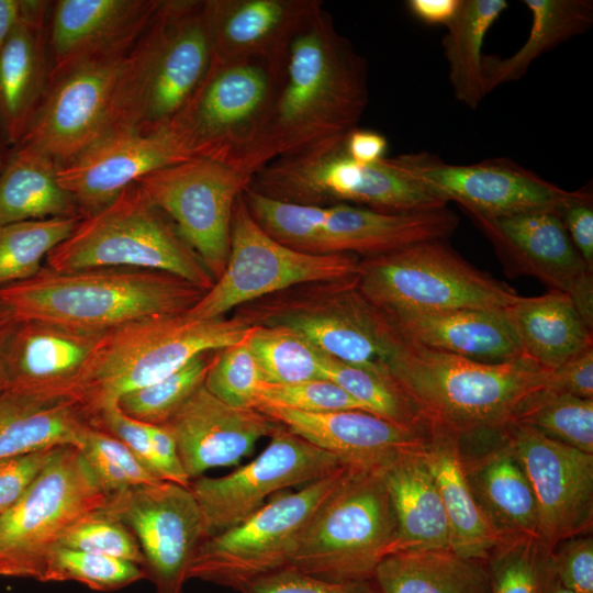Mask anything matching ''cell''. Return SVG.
I'll return each mask as SVG.
<instances>
[{
	"label": "cell",
	"instance_id": "24",
	"mask_svg": "<svg viewBox=\"0 0 593 593\" xmlns=\"http://www.w3.org/2000/svg\"><path fill=\"white\" fill-rule=\"evenodd\" d=\"M101 335L18 318L0 347L3 390L75 400L76 387Z\"/></svg>",
	"mask_w": 593,
	"mask_h": 593
},
{
	"label": "cell",
	"instance_id": "16",
	"mask_svg": "<svg viewBox=\"0 0 593 593\" xmlns=\"http://www.w3.org/2000/svg\"><path fill=\"white\" fill-rule=\"evenodd\" d=\"M104 510L134 535L157 593H183L201 544L210 537L189 486L159 481L108 496Z\"/></svg>",
	"mask_w": 593,
	"mask_h": 593
},
{
	"label": "cell",
	"instance_id": "35",
	"mask_svg": "<svg viewBox=\"0 0 593 593\" xmlns=\"http://www.w3.org/2000/svg\"><path fill=\"white\" fill-rule=\"evenodd\" d=\"M89 425L74 399L0 391V458L56 446L78 448Z\"/></svg>",
	"mask_w": 593,
	"mask_h": 593
},
{
	"label": "cell",
	"instance_id": "53",
	"mask_svg": "<svg viewBox=\"0 0 593 593\" xmlns=\"http://www.w3.org/2000/svg\"><path fill=\"white\" fill-rule=\"evenodd\" d=\"M57 447L0 458V516L26 493Z\"/></svg>",
	"mask_w": 593,
	"mask_h": 593
},
{
	"label": "cell",
	"instance_id": "46",
	"mask_svg": "<svg viewBox=\"0 0 593 593\" xmlns=\"http://www.w3.org/2000/svg\"><path fill=\"white\" fill-rule=\"evenodd\" d=\"M146 579L143 568L123 559L56 547L48 559L44 582L76 581L91 590L111 592Z\"/></svg>",
	"mask_w": 593,
	"mask_h": 593
},
{
	"label": "cell",
	"instance_id": "56",
	"mask_svg": "<svg viewBox=\"0 0 593 593\" xmlns=\"http://www.w3.org/2000/svg\"><path fill=\"white\" fill-rule=\"evenodd\" d=\"M148 425V433L155 458V472L161 481L190 486L191 479L186 473L172 434L165 425Z\"/></svg>",
	"mask_w": 593,
	"mask_h": 593
},
{
	"label": "cell",
	"instance_id": "60",
	"mask_svg": "<svg viewBox=\"0 0 593 593\" xmlns=\"http://www.w3.org/2000/svg\"><path fill=\"white\" fill-rule=\"evenodd\" d=\"M16 320L13 309L0 298V347Z\"/></svg>",
	"mask_w": 593,
	"mask_h": 593
},
{
	"label": "cell",
	"instance_id": "32",
	"mask_svg": "<svg viewBox=\"0 0 593 593\" xmlns=\"http://www.w3.org/2000/svg\"><path fill=\"white\" fill-rule=\"evenodd\" d=\"M462 460L474 499L502 540L538 539L536 499L511 449L501 440L478 455L462 451Z\"/></svg>",
	"mask_w": 593,
	"mask_h": 593
},
{
	"label": "cell",
	"instance_id": "2",
	"mask_svg": "<svg viewBox=\"0 0 593 593\" xmlns=\"http://www.w3.org/2000/svg\"><path fill=\"white\" fill-rule=\"evenodd\" d=\"M385 367L430 430L460 440L497 435L514 423L525 402L547 387L552 372L525 358L486 363L435 350L396 329Z\"/></svg>",
	"mask_w": 593,
	"mask_h": 593
},
{
	"label": "cell",
	"instance_id": "59",
	"mask_svg": "<svg viewBox=\"0 0 593 593\" xmlns=\"http://www.w3.org/2000/svg\"><path fill=\"white\" fill-rule=\"evenodd\" d=\"M22 15V0H0V51Z\"/></svg>",
	"mask_w": 593,
	"mask_h": 593
},
{
	"label": "cell",
	"instance_id": "11",
	"mask_svg": "<svg viewBox=\"0 0 593 593\" xmlns=\"http://www.w3.org/2000/svg\"><path fill=\"white\" fill-rule=\"evenodd\" d=\"M240 307L236 317L249 325L287 327L327 356L388 371L395 328L359 292L357 276L293 287Z\"/></svg>",
	"mask_w": 593,
	"mask_h": 593
},
{
	"label": "cell",
	"instance_id": "3",
	"mask_svg": "<svg viewBox=\"0 0 593 593\" xmlns=\"http://www.w3.org/2000/svg\"><path fill=\"white\" fill-rule=\"evenodd\" d=\"M205 293L175 275L132 267L57 271L3 287L0 298L18 318L103 334L126 323L187 313Z\"/></svg>",
	"mask_w": 593,
	"mask_h": 593
},
{
	"label": "cell",
	"instance_id": "37",
	"mask_svg": "<svg viewBox=\"0 0 593 593\" xmlns=\"http://www.w3.org/2000/svg\"><path fill=\"white\" fill-rule=\"evenodd\" d=\"M58 164L32 147H11L0 172V226L33 220L81 219L57 179Z\"/></svg>",
	"mask_w": 593,
	"mask_h": 593
},
{
	"label": "cell",
	"instance_id": "58",
	"mask_svg": "<svg viewBox=\"0 0 593 593\" xmlns=\"http://www.w3.org/2000/svg\"><path fill=\"white\" fill-rule=\"evenodd\" d=\"M461 0H409L406 8L418 21L446 26L457 13Z\"/></svg>",
	"mask_w": 593,
	"mask_h": 593
},
{
	"label": "cell",
	"instance_id": "15",
	"mask_svg": "<svg viewBox=\"0 0 593 593\" xmlns=\"http://www.w3.org/2000/svg\"><path fill=\"white\" fill-rule=\"evenodd\" d=\"M251 178L209 158H191L156 169L136 181L175 224L214 281L230 251L235 203Z\"/></svg>",
	"mask_w": 593,
	"mask_h": 593
},
{
	"label": "cell",
	"instance_id": "17",
	"mask_svg": "<svg viewBox=\"0 0 593 593\" xmlns=\"http://www.w3.org/2000/svg\"><path fill=\"white\" fill-rule=\"evenodd\" d=\"M400 169L435 198L457 203L463 213L505 217L534 211H557L569 191L507 157L455 165L427 152L393 157Z\"/></svg>",
	"mask_w": 593,
	"mask_h": 593
},
{
	"label": "cell",
	"instance_id": "42",
	"mask_svg": "<svg viewBox=\"0 0 593 593\" xmlns=\"http://www.w3.org/2000/svg\"><path fill=\"white\" fill-rule=\"evenodd\" d=\"M80 219H45L0 226V289L35 276Z\"/></svg>",
	"mask_w": 593,
	"mask_h": 593
},
{
	"label": "cell",
	"instance_id": "18",
	"mask_svg": "<svg viewBox=\"0 0 593 593\" xmlns=\"http://www.w3.org/2000/svg\"><path fill=\"white\" fill-rule=\"evenodd\" d=\"M250 462L217 478L191 480L208 532L233 527L259 510L280 491L323 479L345 467L338 458L292 434L283 426Z\"/></svg>",
	"mask_w": 593,
	"mask_h": 593
},
{
	"label": "cell",
	"instance_id": "62",
	"mask_svg": "<svg viewBox=\"0 0 593 593\" xmlns=\"http://www.w3.org/2000/svg\"><path fill=\"white\" fill-rule=\"evenodd\" d=\"M547 593H573L564 588L553 575Z\"/></svg>",
	"mask_w": 593,
	"mask_h": 593
},
{
	"label": "cell",
	"instance_id": "47",
	"mask_svg": "<svg viewBox=\"0 0 593 593\" xmlns=\"http://www.w3.org/2000/svg\"><path fill=\"white\" fill-rule=\"evenodd\" d=\"M78 449L108 495L161 481L125 444L96 426L87 427Z\"/></svg>",
	"mask_w": 593,
	"mask_h": 593
},
{
	"label": "cell",
	"instance_id": "38",
	"mask_svg": "<svg viewBox=\"0 0 593 593\" xmlns=\"http://www.w3.org/2000/svg\"><path fill=\"white\" fill-rule=\"evenodd\" d=\"M532 24L524 44L510 57L484 56L486 93L521 79L533 61L561 43L580 35L593 24L591 0H524Z\"/></svg>",
	"mask_w": 593,
	"mask_h": 593
},
{
	"label": "cell",
	"instance_id": "45",
	"mask_svg": "<svg viewBox=\"0 0 593 593\" xmlns=\"http://www.w3.org/2000/svg\"><path fill=\"white\" fill-rule=\"evenodd\" d=\"M550 556L537 538L500 545L489 559L491 593H547Z\"/></svg>",
	"mask_w": 593,
	"mask_h": 593
},
{
	"label": "cell",
	"instance_id": "61",
	"mask_svg": "<svg viewBox=\"0 0 593 593\" xmlns=\"http://www.w3.org/2000/svg\"><path fill=\"white\" fill-rule=\"evenodd\" d=\"M11 147L8 145L0 124V172L4 167Z\"/></svg>",
	"mask_w": 593,
	"mask_h": 593
},
{
	"label": "cell",
	"instance_id": "25",
	"mask_svg": "<svg viewBox=\"0 0 593 593\" xmlns=\"http://www.w3.org/2000/svg\"><path fill=\"white\" fill-rule=\"evenodd\" d=\"M192 480L206 470L237 465L280 424L256 409L235 407L199 388L165 423Z\"/></svg>",
	"mask_w": 593,
	"mask_h": 593
},
{
	"label": "cell",
	"instance_id": "51",
	"mask_svg": "<svg viewBox=\"0 0 593 593\" xmlns=\"http://www.w3.org/2000/svg\"><path fill=\"white\" fill-rule=\"evenodd\" d=\"M240 593H378L370 582L321 579L286 567L249 582Z\"/></svg>",
	"mask_w": 593,
	"mask_h": 593
},
{
	"label": "cell",
	"instance_id": "63",
	"mask_svg": "<svg viewBox=\"0 0 593 593\" xmlns=\"http://www.w3.org/2000/svg\"><path fill=\"white\" fill-rule=\"evenodd\" d=\"M3 390V382H2V378H1V374H0V391Z\"/></svg>",
	"mask_w": 593,
	"mask_h": 593
},
{
	"label": "cell",
	"instance_id": "30",
	"mask_svg": "<svg viewBox=\"0 0 593 593\" xmlns=\"http://www.w3.org/2000/svg\"><path fill=\"white\" fill-rule=\"evenodd\" d=\"M382 313L400 335L435 350L486 363L523 358L502 311L458 309Z\"/></svg>",
	"mask_w": 593,
	"mask_h": 593
},
{
	"label": "cell",
	"instance_id": "8",
	"mask_svg": "<svg viewBox=\"0 0 593 593\" xmlns=\"http://www.w3.org/2000/svg\"><path fill=\"white\" fill-rule=\"evenodd\" d=\"M345 138L275 159L253 176L248 187L287 202L346 203L387 213L447 206L404 174L393 157L372 164L355 161L345 150Z\"/></svg>",
	"mask_w": 593,
	"mask_h": 593
},
{
	"label": "cell",
	"instance_id": "6",
	"mask_svg": "<svg viewBox=\"0 0 593 593\" xmlns=\"http://www.w3.org/2000/svg\"><path fill=\"white\" fill-rule=\"evenodd\" d=\"M384 469L347 466L301 533L287 567L331 581H372L396 539Z\"/></svg>",
	"mask_w": 593,
	"mask_h": 593
},
{
	"label": "cell",
	"instance_id": "19",
	"mask_svg": "<svg viewBox=\"0 0 593 593\" xmlns=\"http://www.w3.org/2000/svg\"><path fill=\"white\" fill-rule=\"evenodd\" d=\"M497 436L522 466L533 489L538 540L550 553L562 541L591 534L593 455L553 440L518 423Z\"/></svg>",
	"mask_w": 593,
	"mask_h": 593
},
{
	"label": "cell",
	"instance_id": "21",
	"mask_svg": "<svg viewBox=\"0 0 593 593\" xmlns=\"http://www.w3.org/2000/svg\"><path fill=\"white\" fill-rule=\"evenodd\" d=\"M512 276H529L568 294L593 328V271L583 261L555 211L505 217L466 213Z\"/></svg>",
	"mask_w": 593,
	"mask_h": 593
},
{
	"label": "cell",
	"instance_id": "28",
	"mask_svg": "<svg viewBox=\"0 0 593 593\" xmlns=\"http://www.w3.org/2000/svg\"><path fill=\"white\" fill-rule=\"evenodd\" d=\"M321 9V0H204L212 61H286L292 41Z\"/></svg>",
	"mask_w": 593,
	"mask_h": 593
},
{
	"label": "cell",
	"instance_id": "7",
	"mask_svg": "<svg viewBox=\"0 0 593 593\" xmlns=\"http://www.w3.org/2000/svg\"><path fill=\"white\" fill-rule=\"evenodd\" d=\"M45 260L46 267L57 271L93 267L159 270L205 292L214 283L171 220L136 182L99 211L81 217Z\"/></svg>",
	"mask_w": 593,
	"mask_h": 593
},
{
	"label": "cell",
	"instance_id": "26",
	"mask_svg": "<svg viewBox=\"0 0 593 593\" xmlns=\"http://www.w3.org/2000/svg\"><path fill=\"white\" fill-rule=\"evenodd\" d=\"M159 3L160 0L51 1L49 79L89 59L128 53Z\"/></svg>",
	"mask_w": 593,
	"mask_h": 593
},
{
	"label": "cell",
	"instance_id": "41",
	"mask_svg": "<svg viewBox=\"0 0 593 593\" xmlns=\"http://www.w3.org/2000/svg\"><path fill=\"white\" fill-rule=\"evenodd\" d=\"M262 382L290 384L323 376V353L282 326L251 325L248 335Z\"/></svg>",
	"mask_w": 593,
	"mask_h": 593
},
{
	"label": "cell",
	"instance_id": "54",
	"mask_svg": "<svg viewBox=\"0 0 593 593\" xmlns=\"http://www.w3.org/2000/svg\"><path fill=\"white\" fill-rule=\"evenodd\" d=\"M573 246L585 265L593 271V194L584 187L556 211Z\"/></svg>",
	"mask_w": 593,
	"mask_h": 593
},
{
	"label": "cell",
	"instance_id": "52",
	"mask_svg": "<svg viewBox=\"0 0 593 593\" xmlns=\"http://www.w3.org/2000/svg\"><path fill=\"white\" fill-rule=\"evenodd\" d=\"M555 578L573 593H593V538L577 536L559 544L550 556Z\"/></svg>",
	"mask_w": 593,
	"mask_h": 593
},
{
	"label": "cell",
	"instance_id": "14",
	"mask_svg": "<svg viewBox=\"0 0 593 593\" xmlns=\"http://www.w3.org/2000/svg\"><path fill=\"white\" fill-rule=\"evenodd\" d=\"M346 468L296 492L276 494L237 525L208 537L192 561L189 580L240 592L249 582L286 568L304 527Z\"/></svg>",
	"mask_w": 593,
	"mask_h": 593
},
{
	"label": "cell",
	"instance_id": "5",
	"mask_svg": "<svg viewBox=\"0 0 593 593\" xmlns=\"http://www.w3.org/2000/svg\"><path fill=\"white\" fill-rule=\"evenodd\" d=\"M250 327L236 316L197 320L183 313L112 328L100 336L74 398L91 422L124 394L166 378L202 353L238 343Z\"/></svg>",
	"mask_w": 593,
	"mask_h": 593
},
{
	"label": "cell",
	"instance_id": "43",
	"mask_svg": "<svg viewBox=\"0 0 593 593\" xmlns=\"http://www.w3.org/2000/svg\"><path fill=\"white\" fill-rule=\"evenodd\" d=\"M514 423L593 455V399H582L547 388L529 398Z\"/></svg>",
	"mask_w": 593,
	"mask_h": 593
},
{
	"label": "cell",
	"instance_id": "22",
	"mask_svg": "<svg viewBox=\"0 0 593 593\" xmlns=\"http://www.w3.org/2000/svg\"><path fill=\"white\" fill-rule=\"evenodd\" d=\"M458 223V216L447 206L387 213L346 203L302 204L298 248L318 255L374 257L425 240L447 239Z\"/></svg>",
	"mask_w": 593,
	"mask_h": 593
},
{
	"label": "cell",
	"instance_id": "50",
	"mask_svg": "<svg viewBox=\"0 0 593 593\" xmlns=\"http://www.w3.org/2000/svg\"><path fill=\"white\" fill-rule=\"evenodd\" d=\"M58 547L123 559L142 568L144 564L143 553L132 532L104 507L75 524Z\"/></svg>",
	"mask_w": 593,
	"mask_h": 593
},
{
	"label": "cell",
	"instance_id": "36",
	"mask_svg": "<svg viewBox=\"0 0 593 593\" xmlns=\"http://www.w3.org/2000/svg\"><path fill=\"white\" fill-rule=\"evenodd\" d=\"M372 583L378 593H491L489 561L451 549L390 553L378 564Z\"/></svg>",
	"mask_w": 593,
	"mask_h": 593
},
{
	"label": "cell",
	"instance_id": "44",
	"mask_svg": "<svg viewBox=\"0 0 593 593\" xmlns=\"http://www.w3.org/2000/svg\"><path fill=\"white\" fill-rule=\"evenodd\" d=\"M216 351L202 353L166 378L124 394L119 407L139 422L165 424L204 384Z\"/></svg>",
	"mask_w": 593,
	"mask_h": 593
},
{
	"label": "cell",
	"instance_id": "13",
	"mask_svg": "<svg viewBox=\"0 0 593 593\" xmlns=\"http://www.w3.org/2000/svg\"><path fill=\"white\" fill-rule=\"evenodd\" d=\"M358 272L355 255L304 253L272 238L254 220L242 193L233 211L225 268L186 314L197 320L224 317L233 309L293 287L350 279Z\"/></svg>",
	"mask_w": 593,
	"mask_h": 593
},
{
	"label": "cell",
	"instance_id": "33",
	"mask_svg": "<svg viewBox=\"0 0 593 593\" xmlns=\"http://www.w3.org/2000/svg\"><path fill=\"white\" fill-rule=\"evenodd\" d=\"M423 455L449 523L450 549L462 557L489 561L504 541L474 499L463 468L460 438L430 430Z\"/></svg>",
	"mask_w": 593,
	"mask_h": 593
},
{
	"label": "cell",
	"instance_id": "55",
	"mask_svg": "<svg viewBox=\"0 0 593 593\" xmlns=\"http://www.w3.org/2000/svg\"><path fill=\"white\" fill-rule=\"evenodd\" d=\"M546 388L582 399H593V347L553 370Z\"/></svg>",
	"mask_w": 593,
	"mask_h": 593
},
{
	"label": "cell",
	"instance_id": "29",
	"mask_svg": "<svg viewBox=\"0 0 593 593\" xmlns=\"http://www.w3.org/2000/svg\"><path fill=\"white\" fill-rule=\"evenodd\" d=\"M49 7L22 0L21 19L0 51V124L10 147L23 137L49 83Z\"/></svg>",
	"mask_w": 593,
	"mask_h": 593
},
{
	"label": "cell",
	"instance_id": "48",
	"mask_svg": "<svg viewBox=\"0 0 593 593\" xmlns=\"http://www.w3.org/2000/svg\"><path fill=\"white\" fill-rule=\"evenodd\" d=\"M249 332L238 343L216 351L204 381L211 394L228 405L243 409H255L256 393L262 382L249 346Z\"/></svg>",
	"mask_w": 593,
	"mask_h": 593
},
{
	"label": "cell",
	"instance_id": "34",
	"mask_svg": "<svg viewBox=\"0 0 593 593\" xmlns=\"http://www.w3.org/2000/svg\"><path fill=\"white\" fill-rule=\"evenodd\" d=\"M425 446L401 455L384 469L396 519L393 552L450 549L449 523L423 455Z\"/></svg>",
	"mask_w": 593,
	"mask_h": 593
},
{
	"label": "cell",
	"instance_id": "27",
	"mask_svg": "<svg viewBox=\"0 0 593 593\" xmlns=\"http://www.w3.org/2000/svg\"><path fill=\"white\" fill-rule=\"evenodd\" d=\"M344 465L387 468L401 455L419 449L430 429L410 428L361 410L305 413L283 407L256 409Z\"/></svg>",
	"mask_w": 593,
	"mask_h": 593
},
{
	"label": "cell",
	"instance_id": "10",
	"mask_svg": "<svg viewBox=\"0 0 593 593\" xmlns=\"http://www.w3.org/2000/svg\"><path fill=\"white\" fill-rule=\"evenodd\" d=\"M357 288L384 313L458 309L503 311L521 295L454 250L446 239L421 242L359 260Z\"/></svg>",
	"mask_w": 593,
	"mask_h": 593
},
{
	"label": "cell",
	"instance_id": "57",
	"mask_svg": "<svg viewBox=\"0 0 593 593\" xmlns=\"http://www.w3.org/2000/svg\"><path fill=\"white\" fill-rule=\"evenodd\" d=\"M348 156L360 164H372L385 157L388 141L384 135L359 127L350 131L344 142Z\"/></svg>",
	"mask_w": 593,
	"mask_h": 593
},
{
	"label": "cell",
	"instance_id": "49",
	"mask_svg": "<svg viewBox=\"0 0 593 593\" xmlns=\"http://www.w3.org/2000/svg\"><path fill=\"white\" fill-rule=\"evenodd\" d=\"M268 406L305 413L346 410L368 412L350 394L327 379H314L290 384L261 382L256 393L255 409Z\"/></svg>",
	"mask_w": 593,
	"mask_h": 593
},
{
	"label": "cell",
	"instance_id": "12",
	"mask_svg": "<svg viewBox=\"0 0 593 593\" xmlns=\"http://www.w3.org/2000/svg\"><path fill=\"white\" fill-rule=\"evenodd\" d=\"M108 494L78 448L59 446L26 493L0 516V577L44 582L52 551Z\"/></svg>",
	"mask_w": 593,
	"mask_h": 593
},
{
	"label": "cell",
	"instance_id": "40",
	"mask_svg": "<svg viewBox=\"0 0 593 593\" xmlns=\"http://www.w3.org/2000/svg\"><path fill=\"white\" fill-rule=\"evenodd\" d=\"M325 379L333 381L369 412L391 423L429 429L418 409L388 371L350 365L323 354Z\"/></svg>",
	"mask_w": 593,
	"mask_h": 593
},
{
	"label": "cell",
	"instance_id": "39",
	"mask_svg": "<svg viewBox=\"0 0 593 593\" xmlns=\"http://www.w3.org/2000/svg\"><path fill=\"white\" fill-rule=\"evenodd\" d=\"M507 7L505 0H461L445 26L443 48L452 93L471 110L488 94L482 53L485 35Z\"/></svg>",
	"mask_w": 593,
	"mask_h": 593
},
{
	"label": "cell",
	"instance_id": "31",
	"mask_svg": "<svg viewBox=\"0 0 593 593\" xmlns=\"http://www.w3.org/2000/svg\"><path fill=\"white\" fill-rule=\"evenodd\" d=\"M502 314L522 357L545 370L553 371L593 347V328L566 293L521 295Z\"/></svg>",
	"mask_w": 593,
	"mask_h": 593
},
{
	"label": "cell",
	"instance_id": "1",
	"mask_svg": "<svg viewBox=\"0 0 593 593\" xmlns=\"http://www.w3.org/2000/svg\"><path fill=\"white\" fill-rule=\"evenodd\" d=\"M368 102L367 60L323 8L290 45L281 85L242 172L253 178L275 159L345 138Z\"/></svg>",
	"mask_w": 593,
	"mask_h": 593
},
{
	"label": "cell",
	"instance_id": "20",
	"mask_svg": "<svg viewBox=\"0 0 593 593\" xmlns=\"http://www.w3.org/2000/svg\"><path fill=\"white\" fill-rule=\"evenodd\" d=\"M127 54L89 59L52 77L19 144L63 166L100 138Z\"/></svg>",
	"mask_w": 593,
	"mask_h": 593
},
{
	"label": "cell",
	"instance_id": "9",
	"mask_svg": "<svg viewBox=\"0 0 593 593\" xmlns=\"http://www.w3.org/2000/svg\"><path fill=\"white\" fill-rule=\"evenodd\" d=\"M286 61H212L193 96L166 128L189 158L213 159L242 172L269 116Z\"/></svg>",
	"mask_w": 593,
	"mask_h": 593
},
{
	"label": "cell",
	"instance_id": "4",
	"mask_svg": "<svg viewBox=\"0 0 593 593\" xmlns=\"http://www.w3.org/2000/svg\"><path fill=\"white\" fill-rule=\"evenodd\" d=\"M211 63L204 0H160L125 58L103 135L165 128L193 96Z\"/></svg>",
	"mask_w": 593,
	"mask_h": 593
},
{
	"label": "cell",
	"instance_id": "23",
	"mask_svg": "<svg viewBox=\"0 0 593 593\" xmlns=\"http://www.w3.org/2000/svg\"><path fill=\"white\" fill-rule=\"evenodd\" d=\"M187 159L191 158L166 127L149 134L115 131L59 166L57 179L85 217L109 204L143 176Z\"/></svg>",
	"mask_w": 593,
	"mask_h": 593
}]
</instances>
